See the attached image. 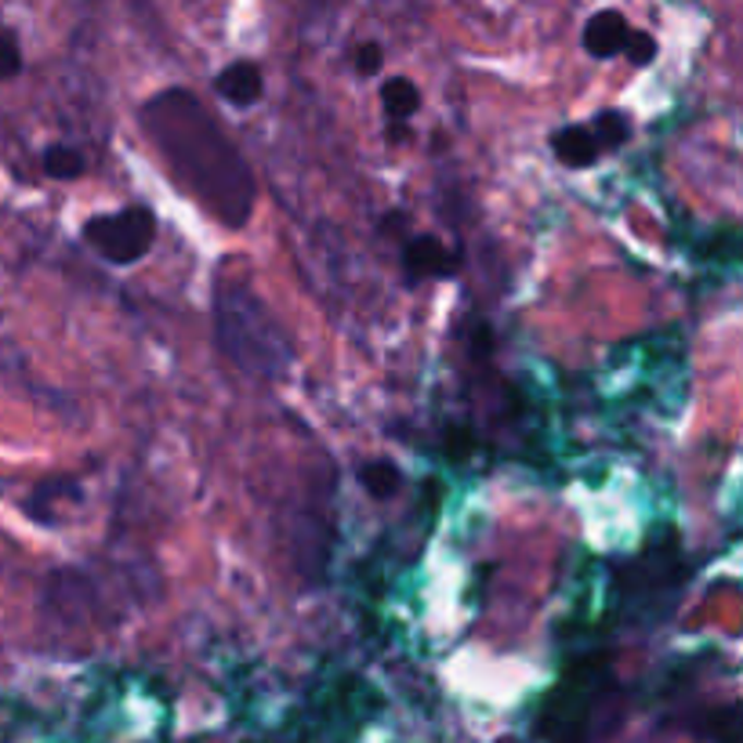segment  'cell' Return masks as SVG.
Segmentation results:
<instances>
[{
	"label": "cell",
	"mask_w": 743,
	"mask_h": 743,
	"mask_svg": "<svg viewBox=\"0 0 743 743\" xmlns=\"http://www.w3.org/2000/svg\"><path fill=\"white\" fill-rule=\"evenodd\" d=\"M142 131L171 175V182L193 196L225 229H243L254 214L257 182L243 153L200 106L196 95L171 87L153 95L139 112Z\"/></svg>",
	"instance_id": "cell-1"
},
{
	"label": "cell",
	"mask_w": 743,
	"mask_h": 743,
	"mask_svg": "<svg viewBox=\"0 0 743 743\" xmlns=\"http://www.w3.org/2000/svg\"><path fill=\"white\" fill-rule=\"evenodd\" d=\"M214 334L221 352L232 359L243 374L254 378H284L295 363V345L273 309L254 295L247 284H218L214 290Z\"/></svg>",
	"instance_id": "cell-2"
},
{
	"label": "cell",
	"mask_w": 743,
	"mask_h": 743,
	"mask_svg": "<svg viewBox=\"0 0 743 743\" xmlns=\"http://www.w3.org/2000/svg\"><path fill=\"white\" fill-rule=\"evenodd\" d=\"M84 240L112 265H134L149 254L156 240V218L149 207H123L117 214H98L84 221Z\"/></svg>",
	"instance_id": "cell-3"
},
{
	"label": "cell",
	"mask_w": 743,
	"mask_h": 743,
	"mask_svg": "<svg viewBox=\"0 0 743 743\" xmlns=\"http://www.w3.org/2000/svg\"><path fill=\"white\" fill-rule=\"evenodd\" d=\"M403 262H407L414 279H439L457 268V254L443 240H435V236H418V240L407 243Z\"/></svg>",
	"instance_id": "cell-4"
},
{
	"label": "cell",
	"mask_w": 743,
	"mask_h": 743,
	"mask_svg": "<svg viewBox=\"0 0 743 743\" xmlns=\"http://www.w3.org/2000/svg\"><path fill=\"white\" fill-rule=\"evenodd\" d=\"M627 40H632V29H627L621 11H599L584 26V48L595 59H613L627 48Z\"/></svg>",
	"instance_id": "cell-5"
},
{
	"label": "cell",
	"mask_w": 743,
	"mask_h": 743,
	"mask_svg": "<svg viewBox=\"0 0 743 743\" xmlns=\"http://www.w3.org/2000/svg\"><path fill=\"white\" fill-rule=\"evenodd\" d=\"M262 70H257L254 62H232L225 65V70L218 73V81H214V92H218L225 103L232 106H254L257 98H262Z\"/></svg>",
	"instance_id": "cell-6"
},
{
	"label": "cell",
	"mask_w": 743,
	"mask_h": 743,
	"mask_svg": "<svg viewBox=\"0 0 743 743\" xmlns=\"http://www.w3.org/2000/svg\"><path fill=\"white\" fill-rule=\"evenodd\" d=\"M59 501H81V490H76V482H73V479L40 482V487L33 490V498H29L26 504H22V508H26V515H29L33 523L51 526V523H59V508H55Z\"/></svg>",
	"instance_id": "cell-7"
},
{
	"label": "cell",
	"mask_w": 743,
	"mask_h": 743,
	"mask_svg": "<svg viewBox=\"0 0 743 743\" xmlns=\"http://www.w3.org/2000/svg\"><path fill=\"white\" fill-rule=\"evenodd\" d=\"M551 149L562 164L570 167H588L595 164V156H599V142H595L591 128H580V123H570V128H562L551 134Z\"/></svg>",
	"instance_id": "cell-8"
},
{
	"label": "cell",
	"mask_w": 743,
	"mask_h": 743,
	"mask_svg": "<svg viewBox=\"0 0 743 743\" xmlns=\"http://www.w3.org/2000/svg\"><path fill=\"white\" fill-rule=\"evenodd\" d=\"M381 106H385L392 120H410L421 106V92L407 76H392V81L381 84Z\"/></svg>",
	"instance_id": "cell-9"
},
{
	"label": "cell",
	"mask_w": 743,
	"mask_h": 743,
	"mask_svg": "<svg viewBox=\"0 0 743 743\" xmlns=\"http://www.w3.org/2000/svg\"><path fill=\"white\" fill-rule=\"evenodd\" d=\"M359 482H363V490L370 498L388 501V498H396L403 476L396 465H388V460H370V465L359 468Z\"/></svg>",
	"instance_id": "cell-10"
},
{
	"label": "cell",
	"mask_w": 743,
	"mask_h": 743,
	"mask_svg": "<svg viewBox=\"0 0 743 743\" xmlns=\"http://www.w3.org/2000/svg\"><path fill=\"white\" fill-rule=\"evenodd\" d=\"M591 134H595V142H599V149H621L627 142V134H632V120L616 109H606L595 117Z\"/></svg>",
	"instance_id": "cell-11"
},
{
	"label": "cell",
	"mask_w": 743,
	"mask_h": 743,
	"mask_svg": "<svg viewBox=\"0 0 743 743\" xmlns=\"http://www.w3.org/2000/svg\"><path fill=\"white\" fill-rule=\"evenodd\" d=\"M84 156L70 149V145H51L48 153H44V175L48 178H59V182H73V178L84 175Z\"/></svg>",
	"instance_id": "cell-12"
},
{
	"label": "cell",
	"mask_w": 743,
	"mask_h": 743,
	"mask_svg": "<svg viewBox=\"0 0 743 743\" xmlns=\"http://www.w3.org/2000/svg\"><path fill=\"white\" fill-rule=\"evenodd\" d=\"M22 73V48L19 37L11 29L0 26V81H11V76Z\"/></svg>",
	"instance_id": "cell-13"
},
{
	"label": "cell",
	"mask_w": 743,
	"mask_h": 743,
	"mask_svg": "<svg viewBox=\"0 0 743 743\" xmlns=\"http://www.w3.org/2000/svg\"><path fill=\"white\" fill-rule=\"evenodd\" d=\"M624 55H627V62H632V65H649L652 59H657V40H652L649 33L635 29L632 40H627Z\"/></svg>",
	"instance_id": "cell-14"
},
{
	"label": "cell",
	"mask_w": 743,
	"mask_h": 743,
	"mask_svg": "<svg viewBox=\"0 0 743 743\" xmlns=\"http://www.w3.org/2000/svg\"><path fill=\"white\" fill-rule=\"evenodd\" d=\"M381 65H385V51H381V44H363V48L356 51V70L363 76L381 73Z\"/></svg>",
	"instance_id": "cell-15"
},
{
	"label": "cell",
	"mask_w": 743,
	"mask_h": 743,
	"mask_svg": "<svg viewBox=\"0 0 743 743\" xmlns=\"http://www.w3.org/2000/svg\"><path fill=\"white\" fill-rule=\"evenodd\" d=\"M471 450V435H454V443H450V454L454 457H465Z\"/></svg>",
	"instance_id": "cell-16"
},
{
	"label": "cell",
	"mask_w": 743,
	"mask_h": 743,
	"mask_svg": "<svg viewBox=\"0 0 743 743\" xmlns=\"http://www.w3.org/2000/svg\"><path fill=\"white\" fill-rule=\"evenodd\" d=\"M498 743H515V740H498Z\"/></svg>",
	"instance_id": "cell-17"
}]
</instances>
